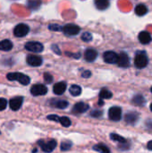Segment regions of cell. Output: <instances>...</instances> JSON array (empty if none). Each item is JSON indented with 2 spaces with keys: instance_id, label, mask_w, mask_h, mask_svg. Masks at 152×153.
<instances>
[{
  "instance_id": "74e56055",
  "label": "cell",
  "mask_w": 152,
  "mask_h": 153,
  "mask_svg": "<svg viewBox=\"0 0 152 153\" xmlns=\"http://www.w3.org/2000/svg\"><path fill=\"white\" fill-rule=\"evenodd\" d=\"M151 111H152V104L151 105Z\"/></svg>"
},
{
  "instance_id": "f546056e",
  "label": "cell",
  "mask_w": 152,
  "mask_h": 153,
  "mask_svg": "<svg viewBox=\"0 0 152 153\" xmlns=\"http://www.w3.org/2000/svg\"><path fill=\"white\" fill-rule=\"evenodd\" d=\"M7 107V100L4 98H0V111L4 110Z\"/></svg>"
},
{
  "instance_id": "f1b7e54d",
  "label": "cell",
  "mask_w": 152,
  "mask_h": 153,
  "mask_svg": "<svg viewBox=\"0 0 152 153\" xmlns=\"http://www.w3.org/2000/svg\"><path fill=\"white\" fill-rule=\"evenodd\" d=\"M82 39L86 41V42H89L92 39V36L90 32H84L82 35Z\"/></svg>"
},
{
  "instance_id": "5bb4252c",
  "label": "cell",
  "mask_w": 152,
  "mask_h": 153,
  "mask_svg": "<svg viewBox=\"0 0 152 153\" xmlns=\"http://www.w3.org/2000/svg\"><path fill=\"white\" fill-rule=\"evenodd\" d=\"M90 108V106L86 103L83 102H78L76 103L73 108V111L75 113H84L86 112L88 109Z\"/></svg>"
},
{
  "instance_id": "2e32d148",
  "label": "cell",
  "mask_w": 152,
  "mask_h": 153,
  "mask_svg": "<svg viewBox=\"0 0 152 153\" xmlns=\"http://www.w3.org/2000/svg\"><path fill=\"white\" fill-rule=\"evenodd\" d=\"M139 118V114L136 113V112H130V113H127L125 117V120L126 123L128 124H131V125H133L136 123V121L138 120Z\"/></svg>"
},
{
  "instance_id": "d6a6232c",
  "label": "cell",
  "mask_w": 152,
  "mask_h": 153,
  "mask_svg": "<svg viewBox=\"0 0 152 153\" xmlns=\"http://www.w3.org/2000/svg\"><path fill=\"white\" fill-rule=\"evenodd\" d=\"M59 117H58V116H56V115H49V116H47V119L48 120H51V121H55V122H58L59 121Z\"/></svg>"
},
{
  "instance_id": "1f68e13d",
  "label": "cell",
  "mask_w": 152,
  "mask_h": 153,
  "mask_svg": "<svg viewBox=\"0 0 152 153\" xmlns=\"http://www.w3.org/2000/svg\"><path fill=\"white\" fill-rule=\"evenodd\" d=\"M49 29L51 30H62L63 27L58 26L57 24H51V25H49Z\"/></svg>"
},
{
  "instance_id": "8992f818",
  "label": "cell",
  "mask_w": 152,
  "mask_h": 153,
  "mask_svg": "<svg viewBox=\"0 0 152 153\" xmlns=\"http://www.w3.org/2000/svg\"><path fill=\"white\" fill-rule=\"evenodd\" d=\"M29 31H30L29 26L26 25V24H24V23H20V24H18V25L14 28V30H13L14 35H15L16 37H20V38H21V37L26 36V35L29 33Z\"/></svg>"
},
{
  "instance_id": "52a82bcc",
  "label": "cell",
  "mask_w": 152,
  "mask_h": 153,
  "mask_svg": "<svg viewBox=\"0 0 152 153\" xmlns=\"http://www.w3.org/2000/svg\"><path fill=\"white\" fill-rule=\"evenodd\" d=\"M108 117L112 121H119L122 118V109L119 107H112L108 110Z\"/></svg>"
},
{
  "instance_id": "7a4b0ae2",
  "label": "cell",
  "mask_w": 152,
  "mask_h": 153,
  "mask_svg": "<svg viewBox=\"0 0 152 153\" xmlns=\"http://www.w3.org/2000/svg\"><path fill=\"white\" fill-rule=\"evenodd\" d=\"M148 57L144 52H139L136 54L135 58H134V65L137 68H144L148 65Z\"/></svg>"
},
{
  "instance_id": "d6986e66",
  "label": "cell",
  "mask_w": 152,
  "mask_h": 153,
  "mask_svg": "<svg viewBox=\"0 0 152 153\" xmlns=\"http://www.w3.org/2000/svg\"><path fill=\"white\" fill-rule=\"evenodd\" d=\"M147 12H148V8L143 4H140L135 7V13L138 16H143L147 13Z\"/></svg>"
},
{
  "instance_id": "9c48e42d",
  "label": "cell",
  "mask_w": 152,
  "mask_h": 153,
  "mask_svg": "<svg viewBox=\"0 0 152 153\" xmlns=\"http://www.w3.org/2000/svg\"><path fill=\"white\" fill-rule=\"evenodd\" d=\"M104 61L108 64H117L118 55L114 51H107L103 55Z\"/></svg>"
},
{
  "instance_id": "e0dca14e",
  "label": "cell",
  "mask_w": 152,
  "mask_h": 153,
  "mask_svg": "<svg viewBox=\"0 0 152 153\" xmlns=\"http://www.w3.org/2000/svg\"><path fill=\"white\" fill-rule=\"evenodd\" d=\"M151 39V36L148 31H142L139 34V40L142 44H149Z\"/></svg>"
},
{
  "instance_id": "8fae6325",
  "label": "cell",
  "mask_w": 152,
  "mask_h": 153,
  "mask_svg": "<svg viewBox=\"0 0 152 153\" xmlns=\"http://www.w3.org/2000/svg\"><path fill=\"white\" fill-rule=\"evenodd\" d=\"M117 65L123 68H127L130 65V59H129V56H127V54L121 53L120 55H118Z\"/></svg>"
},
{
  "instance_id": "ffe728a7",
  "label": "cell",
  "mask_w": 152,
  "mask_h": 153,
  "mask_svg": "<svg viewBox=\"0 0 152 153\" xmlns=\"http://www.w3.org/2000/svg\"><path fill=\"white\" fill-rule=\"evenodd\" d=\"M95 4L98 9L99 10H105L109 5L108 0H95Z\"/></svg>"
},
{
  "instance_id": "30bf717a",
  "label": "cell",
  "mask_w": 152,
  "mask_h": 153,
  "mask_svg": "<svg viewBox=\"0 0 152 153\" xmlns=\"http://www.w3.org/2000/svg\"><path fill=\"white\" fill-rule=\"evenodd\" d=\"M22 101H23V98L22 97H15L13 99H12L9 102V106L10 108L13 111H17L21 108L22 105Z\"/></svg>"
},
{
  "instance_id": "f35d334b",
  "label": "cell",
  "mask_w": 152,
  "mask_h": 153,
  "mask_svg": "<svg viewBox=\"0 0 152 153\" xmlns=\"http://www.w3.org/2000/svg\"><path fill=\"white\" fill-rule=\"evenodd\" d=\"M151 92H152V87H151Z\"/></svg>"
},
{
  "instance_id": "6da1fadb",
  "label": "cell",
  "mask_w": 152,
  "mask_h": 153,
  "mask_svg": "<svg viewBox=\"0 0 152 153\" xmlns=\"http://www.w3.org/2000/svg\"><path fill=\"white\" fill-rule=\"evenodd\" d=\"M6 78L9 81H17L22 85H28L30 82V77L22 73H10L6 75Z\"/></svg>"
},
{
  "instance_id": "3957f363",
  "label": "cell",
  "mask_w": 152,
  "mask_h": 153,
  "mask_svg": "<svg viewBox=\"0 0 152 153\" xmlns=\"http://www.w3.org/2000/svg\"><path fill=\"white\" fill-rule=\"evenodd\" d=\"M38 144L40 146L41 150L44 152L47 153L53 152L56 149V142L55 140H49L47 142H45L43 140H40V141L38 142Z\"/></svg>"
},
{
  "instance_id": "7402d4cb",
  "label": "cell",
  "mask_w": 152,
  "mask_h": 153,
  "mask_svg": "<svg viewBox=\"0 0 152 153\" xmlns=\"http://www.w3.org/2000/svg\"><path fill=\"white\" fill-rule=\"evenodd\" d=\"M69 91H70V93H71L73 96L77 97V96H79V95L82 93V88H81L79 85L74 84V85H72V86L70 87Z\"/></svg>"
},
{
  "instance_id": "4fadbf2b",
  "label": "cell",
  "mask_w": 152,
  "mask_h": 153,
  "mask_svg": "<svg viewBox=\"0 0 152 153\" xmlns=\"http://www.w3.org/2000/svg\"><path fill=\"white\" fill-rule=\"evenodd\" d=\"M65 90H66V83L65 82H60L56 83L53 88V91L56 95H62L65 91Z\"/></svg>"
},
{
  "instance_id": "ac0fdd59",
  "label": "cell",
  "mask_w": 152,
  "mask_h": 153,
  "mask_svg": "<svg viewBox=\"0 0 152 153\" xmlns=\"http://www.w3.org/2000/svg\"><path fill=\"white\" fill-rule=\"evenodd\" d=\"M13 45L9 39H4L0 41V50L2 51H9L13 48Z\"/></svg>"
},
{
  "instance_id": "484cf974",
  "label": "cell",
  "mask_w": 152,
  "mask_h": 153,
  "mask_svg": "<svg viewBox=\"0 0 152 153\" xmlns=\"http://www.w3.org/2000/svg\"><path fill=\"white\" fill-rule=\"evenodd\" d=\"M110 138H111V140H113L115 142L121 143H126V140L123 136H121L119 134H110Z\"/></svg>"
},
{
  "instance_id": "5b68a950",
  "label": "cell",
  "mask_w": 152,
  "mask_h": 153,
  "mask_svg": "<svg viewBox=\"0 0 152 153\" xmlns=\"http://www.w3.org/2000/svg\"><path fill=\"white\" fill-rule=\"evenodd\" d=\"M62 30L67 36H75L80 32V27L75 24L69 23V24H66L65 26H64Z\"/></svg>"
},
{
  "instance_id": "277c9868",
  "label": "cell",
  "mask_w": 152,
  "mask_h": 153,
  "mask_svg": "<svg viewBox=\"0 0 152 153\" xmlns=\"http://www.w3.org/2000/svg\"><path fill=\"white\" fill-rule=\"evenodd\" d=\"M25 48L33 53H40L43 51L44 47L41 43L37 41H30L25 44Z\"/></svg>"
},
{
  "instance_id": "ba28073f",
  "label": "cell",
  "mask_w": 152,
  "mask_h": 153,
  "mask_svg": "<svg viewBox=\"0 0 152 153\" xmlns=\"http://www.w3.org/2000/svg\"><path fill=\"white\" fill-rule=\"evenodd\" d=\"M47 89L43 84H35L30 89V93L33 96H42L47 94Z\"/></svg>"
},
{
  "instance_id": "4316f807",
  "label": "cell",
  "mask_w": 152,
  "mask_h": 153,
  "mask_svg": "<svg viewBox=\"0 0 152 153\" xmlns=\"http://www.w3.org/2000/svg\"><path fill=\"white\" fill-rule=\"evenodd\" d=\"M64 127H69L71 126V120L67 117H60L58 121Z\"/></svg>"
},
{
  "instance_id": "8d00e7d4",
  "label": "cell",
  "mask_w": 152,
  "mask_h": 153,
  "mask_svg": "<svg viewBox=\"0 0 152 153\" xmlns=\"http://www.w3.org/2000/svg\"><path fill=\"white\" fill-rule=\"evenodd\" d=\"M148 149L152 151V141L149 142V143H148Z\"/></svg>"
},
{
  "instance_id": "e575fe53",
  "label": "cell",
  "mask_w": 152,
  "mask_h": 153,
  "mask_svg": "<svg viewBox=\"0 0 152 153\" xmlns=\"http://www.w3.org/2000/svg\"><path fill=\"white\" fill-rule=\"evenodd\" d=\"M90 75H91V73H90V71H89V70H86V71H84L83 73H82V76L83 78H89V77H90Z\"/></svg>"
},
{
  "instance_id": "83f0119b",
  "label": "cell",
  "mask_w": 152,
  "mask_h": 153,
  "mask_svg": "<svg viewBox=\"0 0 152 153\" xmlns=\"http://www.w3.org/2000/svg\"><path fill=\"white\" fill-rule=\"evenodd\" d=\"M72 146H73L72 142L66 140V141H64V142L61 143V150H62V151H68V150H70V149L72 148Z\"/></svg>"
},
{
  "instance_id": "ab89813d",
  "label": "cell",
  "mask_w": 152,
  "mask_h": 153,
  "mask_svg": "<svg viewBox=\"0 0 152 153\" xmlns=\"http://www.w3.org/2000/svg\"><path fill=\"white\" fill-rule=\"evenodd\" d=\"M0 134H1V132H0Z\"/></svg>"
},
{
  "instance_id": "9a60e30c",
  "label": "cell",
  "mask_w": 152,
  "mask_h": 153,
  "mask_svg": "<svg viewBox=\"0 0 152 153\" xmlns=\"http://www.w3.org/2000/svg\"><path fill=\"white\" fill-rule=\"evenodd\" d=\"M84 56H85V59L88 62H93L97 58V56H98V52L95 49L89 48V49H87L85 51Z\"/></svg>"
},
{
  "instance_id": "4dcf8cb0",
  "label": "cell",
  "mask_w": 152,
  "mask_h": 153,
  "mask_svg": "<svg viewBox=\"0 0 152 153\" xmlns=\"http://www.w3.org/2000/svg\"><path fill=\"white\" fill-rule=\"evenodd\" d=\"M44 80L47 83H51L53 82V77L51 74L46 73V74H44Z\"/></svg>"
},
{
  "instance_id": "603a6c76",
  "label": "cell",
  "mask_w": 152,
  "mask_h": 153,
  "mask_svg": "<svg viewBox=\"0 0 152 153\" xmlns=\"http://www.w3.org/2000/svg\"><path fill=\"white\" fill-rule=\"evenodd\" d=\"M111 98H112V92L108 90L103 89L99 92V99L100 100H108V99H111Z\"/></svg>"
},
{
  "instance_id": "d4e9b609",
  "label": "cell",
  "mask_w": 152,
  "mask_h": 153,
  "mask_svg": "<svg viewBox=\"0 0 152 153\" xmlns=\"http://www.w3.org/2000/svg\"><path fill=\"white\" fill-rule=\"evenodd\" d=\"M52 105H53L54 107L57 108L64 109V108H65L68 107V102L65 101V100H56V101H55Z\"/></svg>"
},
{
  "instance_id": "836d02e7",
  "label": "cell",
  "mask_w": 152,
  "mask_h": 153,
  "mask_svg": "<svg viewBox=\"0 0 152 153\" xmlns=\"http://www.w3.org/2000/svg\"><path fill=\"white\" fill-rule=\"evenodd\" d=\"M101 115H102V112L100 110H94L90 113V116L94 117H99Z\"/></svg>"
},
{
  "instance_id": "d590c367",
  "label": "cell",
  "mask_w": 152,
  "mask_h": 153,
  "mask_svg": "<svg viewBox=\"0 0 152 153\" xmlns=\"http://www.w3.org/2000/svg\"><path fill=\"white\" fill-rule=\"evenodd\" d=\"M52 48H53V50H54V51H55L56 54H59V55L61 54V53H60V50H59V48H57L56 45H53V46H52Z\"/></svg>"
},
{
  "instance_id": "7c38bea8",
  "label": "cell",
  "mask_w": 152,
  "mask_h": 153,
  "mask_svg": "<svg viewBox=\"0 0 152 153\" xmlns=\"http://www.w3.org/2000/svg\"><path fill=\"white\" fill-rule=\"evenodd\" d=\"M42 58L36 55H29L27 56V63L31 66H39L42 65Z\"/></svg>"
},
{
  "instance_id": "44dd1931",
  "label": "cell",
  "mask_w": 152,
  "mask_h": 153,
  "mask_svg": "<svg viewBox=\"0 0 152 153\" xmlns=\"http://www.w3.org/2000/svg\"><path fill=\"white\" fill-rule=\"evenodd\" d=\"M93 150L99 153H110L109 149L103 143H99L93 146Z\"/></svg>"
},
{
  "instance_id": "cb8c5ba5",
  "label": "cell",
  "mask_w": 152,
  "mask_h": 153,
  "mask_svg": "<svg viewBox=\"0 0 152 153\" xmlns=\"http://www.w3.org/2000/svg\"><path fill=\"white\" fill-rule=\"evenodd\" d=\"M133 102L134 105L137 106H142L145 104V99L142 96V95H136L134 96V98L133 99Z\"/></svg>"
}]
</instances>
